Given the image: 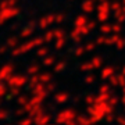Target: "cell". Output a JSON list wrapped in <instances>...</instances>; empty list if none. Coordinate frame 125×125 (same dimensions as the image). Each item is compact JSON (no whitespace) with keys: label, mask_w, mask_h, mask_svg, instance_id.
Wrapping results in <instances>:
<instances>
[{"label":"cell","mask_w":125,"mask_h":125,"mask_svg":"<svg viewBox=\"0 0 125 125\" xmlns=\"http://www.w3.org/2000/svg\"><path fill=\"white\" fill-rule=\"evenodd\" d=\"M124 72H125V70H124Z\"/></svg>","instance_id":"1"},{"label":"cell","mask_w":125,"mask_h":125,"mask_svg":"<svg viewBox=\"0 0 125 125\" xmlns=\"http://www.w3.org/2000/svg\"><path fill=\"white\" fill-rule=\"evenodd\" d=\"M124 100H125V99H124Z\"/></svg>","instance_id":"2"}]
</instances>
